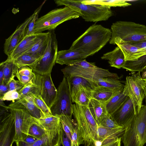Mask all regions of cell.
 Listing matches in <instances>:
<instances>
[{
  "label": "cell",
  "instance_id": "1",
  "mask_svg": "<svg viewBox=\"0 0 146 146\" xmlns=\"http://www.w3.org/2000/svg\"><path fill=\"white\" fill-rule=\"evenodd\" d=\"M111 36V29L94 24L74 41L69 49L80 52L88 57L100 50L110 41Z\"/></svg>",
  "mask_w": 146,
  "mask_h": 146
},
{
  "label": "cell",
  "instance_id": "2",
  "mask_svg": "<svg viewBox=\"0 0 146 146\" xmlns=\"http://www.w3.org/2000/svg\"><path fill=\"white\" fill-rule=\"evenodd\" d=\"M72 115L76 121L78 146H96L98 125L88 106L73 104Z\"/></svg>",
  "mask_w": 146,
  "mask_h": 146
},
{
  "label": "cell",
  "instance_id": "3",
  "mask_svg": "<svg viewBox=\"0 0 146 146\" xmlns=\"http://www.w3.org/2000/svg\"><path fill=\"white\" fill-rule=\"evenodd\" d=\"M82 1L56 0L54 1L57 6L64 5L75 11L87 22L106 21L113 15L110 7L96 4H84L82 3Z\"/></svg>",
  "mask_w": 146,
  "mask_h": 146
},
{
  "label": "cell",
  "instance_id": "4",
  "mask_svg": "<svg viewBox=\"0 0 146 146\" xmlns=\"http://www.w3.org/2000/svg\"><path fill=\"white\" fill-rule=\"evenodd\" d=\"M61 71L66 78L78 76L96 83L99 79L110 77L119 79L118 75L108 70L96 66L94 63L87 62L86 59L72 65L66 66Z\"/></svg>",
  "mask_w": 146,
  "mask_h": 146
},
{
  "label": "cell",
  "instance_id": "5",
  "mask_svg": "<svg viewBox=\"0 0 146 146\" xmlns=\"http://www.w3.org/2000/svg\"><path fill=\"white\" fill-rule=\"evenodd\" d=\"M112 36L109 41L113 44L116 40L127 42H137L146 40V26L135 22L118 21L111 26Z\"/></svg>",
  "mask_w": 146,
  "mask_h": 146
},
{
  "label": "cell",
  "instance_id": "6",
  "mask_svg": "<svg viewBox=\"0 0 146 146\" xmlns=\"http://www.w3.org/2000/svg\"><path fill=\"white\" fill-rule=\"evenodd\" d=\"M121 141L124 146H143L146 143V104L137 111Z\"/></svg>",
  "mask_w": 146,
  "mask_h": 146
},
{
  "label": "cell",
  "instance_id": "7",
  "mask_svg": "<svg viewBox=\"0 0 146 146\" xmlns=\"http://www.w3.org/2000/svg\"><path fill=\"white\" fill-rule=\"evenodd\" d=\"M80 17L78 13L67 6L54 9L38 18L35 26L34 33L54 30L63 23Z\"/></svg>",
  "mask_w": 146,
  "mask_h": 146
},
{
  "label": "cell",
  "instance_id": "8",
  "mask_svg": "<svg viewBox=\"0 0 146 146\" xmlns=\"http://www.w3.org/2000/svg\"><path fill=\"white\" fill-rule=\"evenodd\" d=\"M48 31L49 40L45 52L34 64L29 66L34 72L41 75L51 73L56 63L58 52L57 41L54 30Z\"/></svg>",
  "mask_w": 146,
  "mask_h": 146
},
{
  "label": "cell",
  "instance_id": "9",
  "mask_svg": "<svg viewBox=\"0 0 146 146\" xmlns=\"http://www.w3.org/2000/svg\"><path fill=\"white\" fill-rule=\"evenodd\" d=\"M56 99L50 108L52 115H65L72 119V104L68 82L64 76L57 89Z\"/></svg>",
  "mask_w": 146,
  "mask_h": 146
},
{
  "label": "cell",
  "instance_id": "10",
  "mask_svg": "<svg viewBox=\"0 0 146 146\" xmlns=\"http://www.w3.org/2000/svg\"><path fill=\"white\" fill-rule=\"evenodd\" d=\"M0 115V146H12L15 139V117L13 110Z\"/></svg>",
  "mask_w": 146,
  "mask_h": 146
},
{
  "label": "cell",
  "instance_id": "11",
  "mask_svg": "<svg viewBox=\"0 0 146 146\" xmlns=\"http://www.w3.org/2000/svg\"><path fill=\"white\" fill-rule=\"evenodd\" d=\"M15 117V141H23L28 135L30 127L34 118L25 109L11 108Z\"/></svg>",
  "mask_w": 146,
  "mask_h": 146
},
{
  "label": "cell",
  "instance_id": "12",
  "mask_svg": "<svg viewBox=\"0 0 146 146\" xmlns=\"http://www.w3.org/2000/svg\"><path fill=\"white\" fill-rule=\"evenodd\" d=\"M123 93L130 98L135 110L139 111L143 105L145 95L143 89L133 74L126 77Z\"/></svg>",
  "mask_w": 146,
  "mask_h": 146
},
{
  "label": "cell",
  "instance_id": "13",
  "mask_svg": "<svg viewBox=\"0 0 146 146\" xmlns=\"http://www.w3.org/2000/svg\"><path fill=\"white\" fill-rule=\"evenodd\" d=\"M136 112L131 100L128 97L125 102L111 115L119 125L126 129L133 120Z\"/></svg>",
  "mask_w": 146,
  "mask_h": 146
},
{
  "label": "cell",
  "instance_id": "14",
  "mask_svg": "<svg viewBox=\"0 0 146 146\" xmlns=\"http://www.w3.org/2000/svg\"><path fill=\"white\" fill-rule=\"evenodd\" d=\"M35 13L34 11L32 15L18 26L15 31L5 40L4 45V52L8 56L10 55L16 47L25 38V29Z\"/></svg>",
  "mask_w": 146,
  "mask_h": 146
},
{
  "label": "cell",
  "instance_id": "15",
  "mask_svg": "<svg viewBox=\"0 0 146 146\" xmlns=\"http://www.w3.org/2000/svg\"><path fill=\"white\" fill-rule=\"evenodd\" d=\"M51 73L40 75L41 86V96L50 109L56 99L57 93L51 76Z\"/></svg>",
  "mask_w": 146,
  "mask_h": 146
},
{
  "label": "cell",
  "instance_id": "16",
  "mask_svg": "<svg viewBox=\"0 0 146 146\" xmlns=\"http://www.w3.org/2000/svg\"><path fill=\"white\" fill-rule=\"evenodd\" d=\"M115 44L122 50L126 61L136 60L141 57L146 55V49L132 45L121 40H115L113 44Z\"/></svg>",
  "mask_w": 146,
  "mask_h": 146
},
{
  "label": "cell",
  "instance_id": "17",
  "mask_svg": "<svg viewBox=\"0 0 146 146\" xmlns=\"http://www.w3.org/2000/svg\"><path fill=\"white\" fill-rule=\"evenodd\" d=\"M88 57L79 51L69 49L58 51L56 63L61 65L70 66L86 59Z\"/></svg>",
  "mask_w": 146,
  "mask_h": 146
},
{
  "label": "cell",
  "instance_id": "18",
  "mask_svg": "<svg viewBox=\"0 0 146 146\" xmlns=\"http://www.w3.org/2000/svg\"><path fill=\"white\" fill-rule=\"evenodd\" d=\"M61 128L59 130L48 132L42 138L34 143L28 144L23 141H15L16 146H55L61 144Z\"/></svg>",
  "mask_w": 146,
  "mask_h": 146
},
{
  "label": "cell",
  "instance_id": "19",
  "mask_svg": "<svg viewBox=\"0 0 146 146\" xmlns=\"http://www.w3.org/2000/svg\"><path fill=\"white\" fill-rule=\"evenodd\" d=\"M9 106L10 108L25 109L32 116L37 119L40 118L44 114L36 107L30 96L23 97L12 102Z\"/></svg>",
  "mask_w": 146,
  "mask_h": 146
},
{
  "label": "cell",
  "instance_id": "20",
  "mask_svg": "<svg viewBox=\"0 0 146 146\" xmlns=\"http://www.w3.org/2000/svg\"><path fill=\"white\" fill-rule=\"evenodd\" d=\"M42 33L25 37L7 58L14 60L25 53L38 41Z\"/></svg>",
  "mask_w": 146,
  "mask_h": 146
},
{
  "label": "cell",
  "instance_id": "21",
  "mask_svg": "<svg viewBox=\"0 0 146 146\" xmlns=\"http://www.w3.org/2000/svg\"><path fill=\"white\" fill-rule=\"evenodd\" d=\"M62 127L71 141L72 146H78V129L72 119L69 116L62 115L60 116Z\"/></svg>",
  "mask_w": 146,
  "mask_h": 146
},
{
  "label": "cell",
  "instance_id": "22",
  "mask_svg": "<svg viewBox=\"0 0 146 146\" xmlns=\"http://www.w3.org/2000/svg\"><path fill=\"white\" fill-rule=\"evenodd\" d=\"M66 78L71 95L75 93L80 87L93 91L98 86L95 83L81 77L75 76Z\"/></svg>",
  "mask_w": 146,
  "mask_h": 146
},
{
  "label": "cell",
  "instance_id": "23",
  "mask_svg": "<svg viewBox=\"0 0 146 146\" xmlns=\"http://www.w3.org/2000/svg\"><path fill=\"white\" fill-rule=\"evenodd\" d=\"M101 58L108 60L111 66L117 69L122 68L126 62L123 52L117 46L113 50L104 54Z\"/></svg>",
  "mask_w": 146,
  "mask_h": 146
},
{
  "label": "cell",
  "instance_id": "24",
  "mask_svg": "<svg viewBox=\"0 0 146 146\" xmlns=\"http://www.w3.org/2000/svg\"><path fill=\"white\" fill-rule=\"evenodd\" d=\"M125 130L123 127L111 128L101 125L98 127V141H103L105 139L115 138H122Z\"/></svg>",
  "mask_w": 146,
  "mask_h": 146
},
{
  "label": "cell",
  "instance_id": "25",
  "mask_svg": "<svg viewBox=\"0 0 146 146\" xmlns=\"http://www.w3.org/2000/svg\"><path fill=\"white\" fill-rule=\"evenodd\" d=\"M37 120L47 132L58 130L61 128V119L59 116L44 113Z\"/></svg>",
  "mask_w": 146,
  "mask_h": 146
},
{
  "label": "cell",
  "instance_id": "26",
  "mask_svg": "<svg viewBox=\"0 0 146 146\" xmlns=\"http://www.w3.org/2000/svg\"><path fill=\"white\" fill-rule=\"evenodd\" d=\"M35 78L18 91L21 98L32 95H39L41 94V86L40 75L35 73Z\"/></svg>",
  "mask_w": 146,
  "mask_h": 146
},
{
  "label": "cell",
  "instance_id": "27",
  "mask_svg": "<svg viewBox=\"0 0 146 146\" xmlns=\"http://www.w3.org/2000/svg\"><path fill=\"white\" fill-rule=\"evenodd\" d=\"M88 107L91 112L98 125L108 113L105 106V103L92 98Z\"/></svg>",
  "mask_w": 146,
  "mask_h": 146
},
{
  "label": "cell",
  "instance_id": "28",
  "mask_svg": "<svg viewBox=\"0 0 146 146\" xmlns=\"http://www.w3.org/2000/svg\"><path fill=\"white\" fill-rule=\"evenodd\" d=\"M49 38V31L42 33L38 41L25 53L33 55L39 57L44 54L47 48Z\"/></svg>",
  "mask_w": 146,
  "mask_h": 146
},
{
  "label": "cell",
  "instance_id": "29",
  "mask_svg": "<svg viewBox=\"0 0 146 146\" xmlns=\"http://www.w3.org/2000/svg\"><path fill=\"white\" fill-rule=\"evenodd\" d=\"M123 89L114 95L105 103L108 113L111 115L125 102L128 96L123 94Z\"/></svg>",
  "mask_w": 146,
  "mask_h": 146
},
{
  "label": "cell",
  "instance_id": "30",
  "mask_svg": "<svg viewBox=\"0 0 146 146\" xmlns=\"http://www.w3.org/2000/svg\"><path fill=\"white\" fill-rule=\"evenodd\" d=\"M75 93L71 95L72 102L84 106H88L92 98L93 91L89 90L84 87H80Z\"/></svg>",
  "mask_w": 146,
  "mask_h": 146
},
{
  "label": "cell",
  "instance_id": "31",
  "mask_svg": "<svg viewBox=\"0 0 146 146\" xmlns=\"http://www.w3.org/2000/svg\"><path fill=\"white\" fill-rule=\"evenodd\" d=\"M96 83L98 86H103L112 90L117 93L124 89L125 84L118 79L110 77L99 79Z\"/></svg>",
  "mask_w": 146,
  "mask_h": 146
},
{
  "label": "cell",
  "instance_id": "32",
  "mask_svg": "<svg viewBox=\"0 0 146 146\" xmlns=\"http://www.w3.org/2000/svg\"><path fill=\"white\" fill-rule=\"evenodd\" d=\"M82 3L84 4H96L110 7H125L131 5L128 1L124 0H82Z\"/></svg>",
  "mask_w": 146,
  "mask_h": 146
},
{
  "label": "cell",
  "instance_id": "33",
  "mask_svg": "<svg viewBox=\"0 0 146 146\" xmlns=\"http://www.w3.org/2000/svg\"><path fill=\"white\" fill-rule=\"evenodd\" d=\"M116 93L109 88L98 86L92 92V98L105 103Z\"/></svg>",
  "mask_w": 146,
  "mask_h": 146
},
{
  "label": "cell",
  "instance_id": "34",
  "mask_svg": "<svg viewBox=\"0 0 146 146\" xmlns=\"http://www.w3.org/2000/svg\"><path fill=\"white\" fill-rule=\"evenodd\" d=\"M1 63L3 65V82L8 84L11 78L15 76V73L19 69L14 64L13 60L8 58Z\"/></svg>",
  "mask_w": 146,
  "mask_h": 146
},
{
  "label": "cell",
  "instance_id": "35",
  "mask_svg": "<svg viewBox=\"0 0 146 146\" xmlns=\"http://www.w3.org/2000/svg\"><path fill=\"white\" fill-rule=\"evenodd\" d=\"M146 67V55L143 56L137 60L133 61H126L123 67V69L132 72H142Z\"/></svg>",
  "mask_w": 146,
  "mask_h": 146
},
{
  "label": "cell",
  "instance_id": "36",
  "mask_svg": "<svg viewBox=\"0 0 146 146\" xmlns=\"http://www.w3.org/2000/svg\"><path fill=\"white\" fill-rule=\"evenodd\" d=\"M47 133V132L37 119L34 118L33 121L30 127L28 135L40 139L46 136Z\"/></svg>",
  "mask_w": 146,
  "mask_h": 146
},
{
  "label": "cell",
  "instance_id": "37",
  "mask_svg": "<svg viewBox=\"0 0 146 146\" xmlns=\"http://www.w3.org/2000/svg\"><path fill=\"white\" fill-rule=\"evenodd\" d=\"M40 57L24 53L13 61L14 64L19 69L24 66H29L33 64Z\"/></svg>",
  "mask_w": 146,
  "mask_h": 146
},
{
  "label": "cell",
  "instance_id": "38",
  "mask_svg": "<svg viewBox=\"0 0 146 146\" xmlns=\"http://www.w3.org/2000/svg\"><path fill=\"white\" fill-rule=\"evenodd\" d=\"M46 1V0H44L40 6L35 11V13L34 16L29 23L25 29V37L35 34L34 32V30L36 22L38 18V14Z\"/></svg>",
  "mask_w": 146,
  "mask_h": 146
},
{
  "label": "cell",
  "instance_id": "39",
  "mask_svg": "<svg viewBox=\"0 0 146 146\" xmlns=\"http://www.w3.org/2000/svg\"><path fill=\"white\" fill-rule=\"evenodd\" d=\"M30 96L35 105L43 113L51 114L50 109L43 100L40 95H32Z\"/></svg>",
  "mask_w": 146,
  "mask_h": 146
},
{
  "label": "cell",
  "instance_id": "40",
  "mask_svg": "<svg viewBox=\"0 0 146 146\" xmlns=\"http://www.w3.org/2000/svg\"><path fill=\"white\" fill-rule=\"evenodd\" d=\"M99 125L111 128H116L123 127L119 125L113 119L111 115L108 113L103 119Z\"/></svg>",
  "mask_w": 146,
  "mask_h": 146
},
{
  "label": "cell",
  "instance_id": "41",
  "mask_svg": "<svg viewBox=\"0 0 146 146\" xmlns=\"http://www.w3.org/2000/svg\"><path fill=\"white\" fill-rule=\"evenodd\" d=\"M21 98V96L18 91L16 90H9L6 93L1 99L3 101L5 100L12 101L15 102Z\"/></svg>",
  "mask_w": 146,
  "mask_h": 146
},
{
  "label": "cell",
  "instance_id": "42",
  "mask_svg": "<svg viewBox=\"0 0 146 146\" xmlns=\"http://www.w3.org/2000/svg\"><path fill=\"white\" fill-rule=\"evenodd\" d=\"M15 76H14L11 78L8 84L9 87V91L16 90L19 91L24 86L19 80L14 79Z\"/></svg>",
  "mask_w": 146,
  "mask_h": 146
},
{
  "label": "cell",
  "instance_id": "43",
  "mask_svg": "<svg viewBox=\"0 0 146 146\" xmlns=\"http://www.w3.org/2000/svg\"><path fill=\"white\" fill-rule=\"evenodd\" d=\"M18 70L15 73V76L18 79V80L24 86L30 82L35 77V72L34 74L33 75L29 76H25L20 74L18 72Z\"/></svg>",
  "mask_w": 146,
  "mask_h": 146
},
{
  "label": "cell",
  "instance_id": "44",
  "mask_svg": "<svg viewBox=\"0 0 146 146\" xmlns=\"http://www.w3.org/2000/svg\"><path fill=\"white\" fill-rule=\"evenodd\" d=\"M133 75L138 83L141 85L143 89L145 95V99L146 104V82L141 78L140 72H138Z\"/></svg>",
  "mask_w": 146,
  "mask_h": 146
},
{
  "label": "cell",
  "instance_id": "45",
  "mask_svg": "<svg viewBox=\"0 0 146 146\" xmlns=\"http://www.w3.org/2000/svg\"><path fill=\"white\" fill-rule=\"evenodd\" d=\"M33 71L31 68L27 66H22L18 70V72L20 74L27 76L33 75L34 72H33Z\"/></svg>",
  "mask_w": 146,
  "mask_h": 146
},
{
  "label": "cell",
  "instance_id": "46",
  "mask_svg": "<svg viewBox=\"0 0 146 146\" xmlns=\"http://www.w3.org/2000/svg\"><path fill=\"white\" fill-rule=\"evenodd\" d=\"M120 138H115L105 139L103 141L100 146H116Z\"/></svg>",
  "mask_w": 146,
  "mask_h": 146
},
{
  "label": "cell",
  "instance_id": "47",
  "mask_svg": "<svg viewBox=\"0 0 146 146\" xmlns=\"http://www.w3.org/2000/svg\"><path fill=\"white\" fill-rule=\"evenodd\" d=\"M61 144L63 146H72L71 141L64 131L62 126L61 131Z\"/></svg>",
  "mask_w": 146,
  "mask_h": 146
},
{
  "label": "cell",
  "instance_id": "48",
  "mask_svg": "<svg viewBox=\"0 0 146 146\" xmlns=\"http://www.w3.org/2000/svg\"><path fill=\"white\" fill-rule=\"evenodd\" d=\"M9 87L8 84H6L4 82L0 84V99L9 91Z\"/></svg>",
  "mask_w": 146,
  "mask_h": 146
},
{
  "label": "cell",
  "instance_id": "49",
  "mask_svg": "<svg viewBox=\"0 0 146 146\" xmlns=\"http://www.w3.org/2000/svg\"><path fill=\"white\" fill-rule=\"evenodd\" d=\"M127 42L132 45L136 46L138 47L143 48L146 49V40L137 42Z\"/></svg>",
  "mask_w": 146,
  "mask_h": 146
},
{
  "label": "cell",
  "instance_id": "50",
  "mask_svg": "<svg viewBox=\"0 0 146 146\" xmlns=\"http://www.w3.org/2000/svg\"><path fill=\"white\" fill-rule=\"evenodd\" d=\"M38 139L36 138L28 135L23 141L28 144H31L34 143Z\"/></svg>",
  "mask_w": 146,
  "mask_h": 146
},
{
  "label": "cell",
  "instance_id": "51",
  "mask_svg": "<svg viewBox=\"0 0 146 146\" xmlns=\"http://www.w3.org/2000/svg\"><path fill=\"white\" fill-rule=\"evenodd\" d=\"M3 65L1 63L0 64V84L3 82Z\"/></svg>",
  "mask_w": 146,
  "mask_h": 146
},
{
  "label": "cell",
  "instance_id": "52",
  "mask_svg": "<svg viewBox=\"0 0 146 146\" xmlns=\"http://www.w3.org/2000/svg\"><path fill=\"white\" fill-rule=\"evenodd\" d=\"M121 138H120L116 146H121Z\"/></svg>",
  "mask_w": 146,
  "mask_h": 146
},
{
  "label": "cell",
  "instance_id": "53",
  "mask_svg": "<svg viewBox=\"0 0 146 146\" xmlns=\"http://www.w3.org/2000/svg\"><path fill=\"white\" fill-rule=\"evenodd\" d=\"M60 144H58V145H56L55 146H60Z\"/></svg>",
  "mask_w": 146,
  "mask_h": 146
},
{
  "label": "cell",
  "instance_id": "54",
  "mask_svg": "<svg viewBox=\"0 0 146 146\" xmlns=\"http://www.w3.org/2000/svg\"><path fill=\"white\" fill-rule=\"evenodd\" d=\"M146 82V81H145Z\"/></svg>",
  "mask_w": 146,
  "mask_h": 146
}]
</instances>
